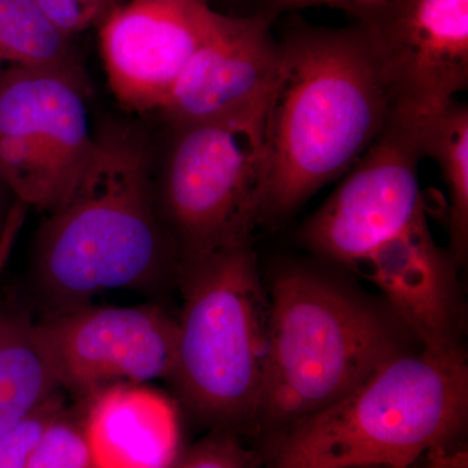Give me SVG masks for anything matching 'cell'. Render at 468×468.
Masks as SVG:
<instances>
[{
	"mask_svg": "<svg viewBox=\"0 0 468 468\" xmlns=\"http://www.w3.org/2000/svg\"><path fill=\"white\" fill-rule=\"evenodd\" d=\"M264 125L261 218L291 214L358 162L388 122L374 58L356 24L314 26L288 15Z\"/></svg>",
	"mask_w": 468,
	"mask_h": 468,
	"instance_id": "6da1fadb",
	"label": "cell"
},
{
	"mask_svg": "<svg viewBox=\"0 0 468 468\" xmlns=\"http://www.w3.org/2000/svg\"><path fill=\"white\" fill-rule=\"evenodd\" d=\"M347 16L374 58L388 120L424 137L468 86V0H384Z\"/></svg>",
	"mask_w": 468,
	"mask_h": 468,
	"instance_id": "ba28073f",
	"label": "cell"
},
{
	"mask_svg": "<svg viewBox=\"0 0 468 468\" xmlns=\"http://www.w3.org/2000/svg\"><path fill=\"white\" fill-rule=\"evenodd\" d=\"M88 92L54 70L0 73V185L26 207L50 214L66 205L97 158Z\"/></svg>",
	"mask_w": 468,
	"mask_h": 468,
	"instance_id": "52a82bcc",
	"label": "cell"
},
{
	"mask_svg": "<svg viewBox=\"0 0 468 468\" xmlns=\"http://www.w3.org/2000/svg\"><path fill=\"white\" fill-rule=\"evenodd\" d=\"M98 137L91 167L34 241L33 279L46 316L88 306L104 292L144 291L178 276L180 257L156 202L149 138L122 124Z\"/></svg>",
	"mask_w": 468,
	"mask_h": 468,
	"instance_id": "7a4b0ae2",
	"label": "cell"
},
{
	"mask_svg": "<svg viewBox=\"0 0 468 468\" xmlns=\"http://www.w3.org/2000/svg\"><path fill=\"white\" fill-rule=\"evenodd\" d=\"M351 468H389V467H383V466H368V467H351Z\"/></svg>",
	"mask_w": 468,
	"mask_h": 468,
	"instance_id": "484cf974",
	"label": "cell"
},
{
	"mask_svg": "<svg viewBox=\"0 0 468 468\" xmlns=\"http://www.w3.org/2000/svg\"><path fill=\"white\" fill-rule=\"evenodd\" d=\"M467 417L463 346H421L388 360L331 408L271 437V457L306 468H409L457 441Z\"/></svg>",
	"mask_w": 468,
	"mask_h": 468,
	"instance_id": "277c9868",
	"label": "cell"
},
{
	"mask_svg": "<svg viewBox=\"0 0 468 468\" xmlns=\"http://www.w3.org/2000/svg\"><path fill=\"white\" fill-rule=\"evenodd\" d=\"M454 258L428 227L426 211L358 266L383 292L390 311L421 346L460 343L462 298Z\"/></svg>",
	"mask_w": 468,
	"mask_h": 468,
	"instance_id": "4fadbf2b",
	"label": "cell"
},
{
	"mask_svg": "<svg viewBox=\"0 0 468 468\" xmlns=\"http://www.w3.org/2000/svg\"><path fill=\"white\" fill-rule=\"evenodd\" d=\"M220 12L208 0H131L100 24L113 95L125 110L159 111Z\"/></svg>",
	"mask_w": 468,
	"mask_h": 468,
	"instance_id": "7c38bea8",
	"label": "cell"
},
{
	"mask_svg": "<svg viewBox=\"0 0 468 468\" xmlns=\"http://www.w3.org/2000/svg\"><path fill=\"white\" fill-rule=\"evenodd\" d=\"M91 468H171L180 455L174 403L149 384L116 385L85 403Z\"/></svg>",
	"mask_w": 468,
	"mask_h": 468,
	"instance_id": "5bb4252c",
	"label": "cell"
},
{
	"mask_svg": "<svg viewBox=\"0 0 468 468\" xmlns=\"http://www.w3.org/2000/svg\"><path fill=\"white\" fill-rule=\"evenodd\" d=\"M263 15L218 14L160 112L167 124L266 122L282 48Z\"/></svg>",
	"mask_w": 468,
	"mask_h": 468,
	"instance_id": "8fae6325",
	"label": "cell"
},
{
	"mask_svg": "<svg viewBox=\"0 0 468 468\" xmlns=\"http://www.w3.org/2000/svg\"><path fill=\"white\" fill-rule=\"evenodd\" d=\"M60 393L37 322L0 314V433L16 426Z\"/></svg>",
	"mask_w": 468,
	"mask_h": 468,
	"instance_id": "9a60e30c",
	"label": "cell"
},
{
	"mask_svg": "<svg viewBox=\"0 0 468 468\" xmlns=\"http://www.w3.org/2000/svg\"><path fill=\"white\" fill-rule=\"evenodd\" d=\"M268 295L270 356L258 433L270 439L331 408L406 353L408 329L393 314L316 268H280Z\"/></svg>",
	"mask_w": 468,
	"mask_h": 468,
	"instance_id": "3957f363",
	"label": "cell"
},
{
	"mask_svg": "<svg viewBox=\"0 0 468 468\" xmlns=\"http://www.w3.org/2000/svg\"><path fill=\"white\" fill-rule=\"evenodd\" d=\"M9 194L5 187L0 185V243H2L3 236H5V228H7L9 215H11V209L14 207H7V201H5V196Z\"/></svg>",
	"mask_w": 468,
	"mask_h": 468,
	"instance_id": "603a6c76",
	"label": "cell"
},
{
	"mask_svg": "<svg viewBox=\"0 0 468 468\" xmlns=\"http://www.w3.org/2000/svg\"><path fill=\"white\" fill-rule=\"evenodd\" d=\"M36 3L69 38H75L90 27H100L106 17L101 0H36Z\"/></svg>",
	"mask_w": 468,
	"mask_h": 468,
	"instance_id": "44dd1931",
	"label": "cell"
},
{
	"mask_svg": "<svg viewBox=\"0 0 468 468\" xmlns=\"http://www.w3.org/2000/svg\"><path fill=\"white\" fill-rule=\"evenodd\" d=\"M423 158L421 134L388 120L343 184L302 227V242L326 261L358 266L426 211L418 180Z\"/></svg>",
	"mask_w": 468,
	"mask_h": 468,
	"instance_id": "9c48e42d",
	"label": "cell"
},
{
	"mask_svg": "<svg viewBox=\"0 0 468 468\" xmlns=\"http://www.w3.org/2000/svg\"><path fill=\"white\" fill-rule=\"evenodd\" d=\"M270 468H306L301 466V464L294 463V462H289L284 460H272L271 462Z\"/></svg>",
	"mask_w": 468,
	"mask_h": 468,
	"instance_id": "cb8c5ba5",
	"label": "cell"
},
{
	"mask_svg": "<svg viewBox=\"0 0 468 468\" xmlns=\"http://www.w3.org/2000/svg\"><path fill=\"white\" fill-rule=\"evenodd\" d=\"M54 70L89 86L73 38L61 33L36 0H0V73Z\"/></svg>",
	"mask_w": 468,
	"mask_h": 468,
	"instance_id": "2e32d148",
	"label": "cell"
},
{
	"mask_svg": "<svg viewBox=\"0 0 468 468\" xmlns=\"http://www.w3.org/2000/svg\"><path fill=\"white\" fill-rule=\"evenodd\" d=\"M261 457L242 437L211 431L192 448L181 452L171 468H261Z\"/></svg>",
	"mask_w": 468,
	"mask_h": 468,
	"instance_id": "d6986e66",
	"label": "cell"
},
{
	"mask_svg": "<svg viewBox=\"0 0 468 468\" xmlns=\"http://www.w3.org/2000/svg\"><path fill=\"white\" fill-rule=\"evenodd\" d=\"M101 5H103L104 12H106L107 15L110 14L111 11H113L116 7H119L120 5H122V0H101ZM106 18V17H104Z\"/></svg>",
	"mask_w": 468,
	"mask_h": 468,
	"instance_id": "d4e9b609",
	"label": "cell"
},
{
	"mask_svg": "<svg viewBox=\"0 0 468 468\" xmlns=\"http://www.w3.org/2000/svg\"><path fill=\"white\" fill-rule=\"evenodd\" d=\"M27 468H91L84 412L79 417L64 409L42 433Z\"/></svg>",
	"mask_w": 468,
	"mask_h": 468,
	"instance_id": "ac0fdd59",
	"label": "cell"
},
{
	"mask_svg": "<svg viewBox=\"0 0 468 468\" xmlns=\"http://www.w3.org/2000/svg\"><path fill=\"white\" fill-rule=\"evenodd\" d=\"M424 156L436 160L449 196L451 252L462 266L468 250V107L454 101L423 137Z\"/></svg>",
	"mask_w": 468,
	"mask_h": 468,
	"instance_id": "e0dca14e",
	"label": "cell"
},
{
	"mask_svg": "<svg viewBox=\"0 0 468 468\" xmlns=\"http://www.w3.org/2000/svg\"><path fill=\"white\" fill-rule=\"evenodd\" d=\"M172 383L211 428L258 433L270 356V295L251 245L185 261Z\"/></svg>",
	"mask_w": 468,
	"mask_h": 468,
	"instance_id": "5b68a950",
	"label": "cell"
},
{
	"mask_svg": "<svg viewBox=\"0 0 468 468\" xmlns=\"http://www.w3.org/2000/svg\"><path fill=\"white\" fill-rule=\"evenodd\" d=\"M264 122L168 124L160 165L154 162L156 202L180 257L251 245L261 218Z\"/></svg>",
	"mask_w": 468,
	"mask_h": 468,
	"instance_id": "8992f818",
	"label": "cell"
},
{
	"mask_svg": "<svg viewBox=\"0 0 468 468\" xmlns=\"http://www.w3.org/2000/svg\"><path fill=\"white\" fill-rule=\"evenodd\" d=\"M248 2L252 7L248 14L263 15L276 21L284 15L297 14L303 9L323 7V5L341 9L345 14L350 15L384 0H248Z\"/></svg>",
	"mask_w": 468,
	"mask_h": 468,
	"instance_id": "7402d4cb",
	"label": "cell"
},
{
	"mask_svg": "<svg viewBox=\"0 0 468 468\" xmlns=\"http://www.w3.org/2000/svg\"><path fill=\"white\" fill-rule=\"evenodd\" d=\"M64 409L66 402L58 393L16 426L0 433V468H27L42 433Z\"/></svg>",
	"mask_w": 468,
	"mask_h": 468,
	"instance_id": "ffe728a7",
	"label": "cell"
},
{
	"mask_svg": "<svg viewBox=\"0 0 468 468\" xmlns=\"http://www.w3.org/2000/svg\"><path fill=\"white\" fill-rule=\"evenodd\" d=\"M60 389L82 403L126 384L171 378L177 320L155 304L79 307L37 322Z\"/></svg>",
	"mask_w": 468,
	"mask_h": 468,
	"instance_id": "30bf717a",
	"label": "cell"
}]
</instances>
